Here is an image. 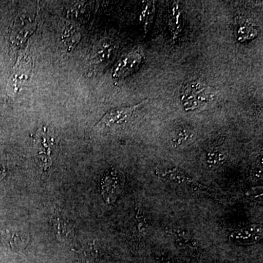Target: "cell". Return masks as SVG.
I'll list each match as a JSON object with an SVG mask.
<instances>
[{
	"label": "cell",
	"instance_id": "cell-1",
	"mask_svg": "<svg viewBox=\"0 0 263 263\" xmlns=\"http://www.w3.org/2000/svg\"><path fill=\"white\" fill-rule=\"evenodd\" d=\"M216 93L214 88L193 81L181 89V103L186 111H194L212 103L216 100Z\"/></svg>",
	"mask_w": 263,
	"mask_h": 263
},
{
	"label": "cell",
	"instance_id": "cell-12",
	"mask_svg": "<svg viewBox=\"0 0 263 263\" xmlns=\"http://www.w3.org/2000/svg\"><path fill=\"white\" fill-rule=\"evenodd\" d=\"M168 27L173 41H177L184 27L182 8L178 2H174L170 8Z\"/></svg>",
	"mask_w": 263,
	"mask_h": 263
},
{
	"label": "cell",
	"instance_id": "cell-10",
	"mask_svg": "<svg viewBox=\"0 0 263 263\" xmlns=\"http://www.w3.org/2000/svg\"><path fill=\"white\" fill-rule=\"evenodd\" d=\"M123 186L122 174L117 169L112 168L107 173L103 179V196L109 203L115 201Z\"/></svg>",
	"mask_w": 263,
	"mask_h": 263
},
{
	"label": "cell",
	"instance_id": "cell-7",
	"mask_svg": "<svg viewBox=\"0 0 263 263\" xmlns=\"http://www.w3.org/2000/svg\"><path fill=\"white\" fill-rule=\"evenodd\" d=\"M233 26L235 37L239 43L249 42L258 37V26L252 19L236 16L233 20Z\"/></svg>",
	"mask_w": 263,
	"mask_h": 263
},
{
	"label": "cell",
	"instance_id": "cell-22",
	"mask_svg": "<svg viewBox=\"0 0 263 263\" xmlns=\"http://www.w3.org/2000/svg\"><path fill=\"white\" fill-rule=\"evenodd\" d=\"M160 263H175L172 259L169 258H163L161 259Z\"/></svg>",
	"mask_w": 263,
	"mask_h": 263
},
{
	"label": "cell",
	"instance_id": "cell-14",
	"mask_svg": "<svg viewBox=\"0 0 263 263\" xmlns=\"http://www.w3.org/2000/svg\"><path fill=\"white\" fill-rule=\"evenodd\" d=\"M6 245L13 250H22L25 249L29 243L28 233L20 229L8 230L3 236Z\"/></svg>",
	"mask_w": 263,
	"mask_h": 263
},
{
	"label": "cell",
	"instance_id": "cell-2",
	"mask_svg": "<svg viewBox=\"0 0 263 263\" xmlns=\"http://www.w3.org/2000/svg\"><path fill=\"white\" fill-rule=\"evenodd\" d=\"M32 64L30 46L28 45L21 53L13 73L10 76L7 89L10 96L14 97L18 94L22 86L29 80L32 70Z\"/></svg>",
	"mask_w": 263,
	"mask_h": 263
},
{
	"label": "cell",
	"instance_id": "cell-6",
	"mask_svg": "<svg viewBox=\"0 0 263 263\" xmlns=\"http://www.w3.org/2000/svg\"><path fill=\"white\" fill-rule=\"evenodd\" d=\"M262 224H250L230 233L229 240L235 245H252L258 242L262 238Z\"/></svg>",
	"mask_w": 263,
	"mask_h": 263
},
{
	"label": "cell",
	"instance_id": "cell-13",
	"mask_svg": "<svg viewBox=\"0 0 263 263\" xmlns=\"http://www.w3.org/2000/svg\"><path fill=\"white\" fill-rule=\"evenodd\" d=\"M115 51L116 46L111 40H102L93 48L91 57V63L94 65H100L108 61Z\"/></svg>",
	"mask_w": 263,
	"mask_h": 263
},
{
	"label": "cell",
	"instance_id": "cell-21",
	"mask_svg": "<svg viewBox=\"0 0 263 263\" xmlns=\"http://www.w3.org/2000/svg\"><path fill=\"white\" fill-rule=\"evenodd\" d=\"M250 176L254 181H259L262 178V162L257 163L252 167L250 171Z\"/></svg>",
	"mask_w": 263,
	"mask_h": 263
},
{
	"label": "cell",
	"instance_id": "cell-18",
	"mask_svg": "<svg viewBox=\"0 0 263 263\" xmlns=\"http://www.w3.org/2000/svg\"><path fill=\"white\" fill-rule=\"evenodd\" d=\"M173 233L176 236V245L182 249H197L198 245L196 240L189 232L180 228H173Z\"/></svg>",
	"mask_w": 263,
	"mask_h": 263
},
{
	"label": "cell",
	"instance_id": "cell-19",
	"mask_svg": "<svg viewBox=\"0 0 263 263\" xmlns=\"http://www.w3.org/2000/svg\"><path fill=\"white\" fill-rule=\"evenodd\" d=\"M195 136L194 131L190 127H181L178 128L175 132L174 136L171 138V143L174 148H179L188 143Z\"/></svg>",
	"mask_w": 263,
	"mask_h": 263
},
{
	"label": "cell",
	"instance_id": "cell-3",
	"mask_svg": "<svg viewBox=\"0 0 263 263\" xmlns=\"http://www.w3.org/2000/svg\"><path fill=\"white\" fill-rule=\"evenodd\" d=\"M37 27V15L32 11H24L15 19L12 41L15 47L24 46Z\"/></svg>",
	"mask_w": 263,
	"mask_h": 263
},
{
	"label": "cell",
	"instance_id": "cell-16",
	"mask_svg": "<svg viewBox=\"0 0 263 263\" xmlns=\"http://www.w3.org/2000/svg\"><path fill=\"white\" fill-rule=\"evenodd\" d=\"M56 234L60 239H70L73 233V229L68 221L61 216H57L53 219Z\"/></svg>",
	"mask_w": 263,
	"mask_h": 263
},
{
	"label": "cell",
	"instance_id": "cell-23",
	"mask_svg": "<svg viewBox=\"0 0 263 263\" xmlns=\"http://www.w3.org/2000/svg\"><path fill=\"white\" fill-rule=\"evenodd\" d=\"M0 129H1V128H0Z\"/></svg>",
	"mask_w": 263,
	"mask_h": 263
},
{
	"label": "cell",
	"instance_id": "cell-11",
	"mask_svg": "<svg viewBox=\"0 0 263 263\" xmlns=\"http://www.w3.org/2000/svg\"><path fill=\"white\" fill-rule=\"evenodd\" d=\"M53 142V136L50 128L47 126H43L37 132L35 142V154L41 162L48 164L50 162Z\"/></svg>",
	"mask_w": 263,
	"mask_h": 263
},
{
	"label": "cell",
	"instance_id": "cell-8",
	"mask_svg": "<svg viewBox=\"0 0 263 263\" xmlns=\"http://www.w3.org/2000/svg\"><path fill=\"white\" fill-rule=\"evenodd\" d=\"M156 175L162 179H166L179 184L195 186L198 189L206 188L194 181L184 171L173 165H160L155 170Z\"/></svg>",
	"mask_w": 263,
	"mask_h": 263
},
{
	"label": "cell",
	"instance_id": "cell-4",
	"mask_svg": "<svg viewBox=\"0 0 263 263\" xmlns=\"http://www.w3.org/2000/svg\"><path fill=\"white\" fill-rule=\"evenodd\" d=\"M149 100V99L147 98L133 106L123 107L109 110L108 113L105 114L100 119V122L97 124V127H111L114 125L127 122L139 109L146 105Z\"/></svg>",
	"mask_w": 263,
	"mask_h": 263
},
{
	"label": "cell",
	"instance_id": "cell-17",
	"mask_svg": "<svg viewBox=\"0 0 263 263\" xmlns=\"http://www.w3.org/2000/svg\"><path fill=\"white\" fill-rule=\"evenodd\" d=\"M156 4L155 2H148L143 5L141 14H140V22L144 29L145 32L148 33L153 24L155 16Z\"/></svg>",
	"mask_w": 263,
	"mask_h": 263
},
{
	"label": "cell",
	"instance_id": "cell-15",
	"mask_svg": "<svg viewBox=\"0 0 263 263\" xmlns=\"http://www.w3.org/2000/svg\"><path fill=\"white\" fill-rule=\"evenodd\" d=\"M228 151L219 145L213 146L207 151L205 155V164L208 168L214 170L220 167L228 158Z\"/></svg>",
	"mask_w": 263,
	"mask_h": 263
},
{
	"label": "cell",
	"instance_id": "cell-5",
	"mask_svg": "<svg viewBox=\"0 0 263 263\" xmlns=\"http://www.w3.org/2000/svg\"><path fill=\"white\" fill-rule=\"evenodd\" d=\"M143 60V55L139 50H134L122 57L113 70L114 79H122L130 75L141 65Z\"/></svg>",
	"mask_w": 263,
	"mask_h": 263
},
{
	"label": "cell",
	"instance_id": "cell-9",
	"mask_svg": "<svg viewBox=\"0 0 263 263\" xmlns=\"http://www.w3.org/2000/svg\"><path fill=\"white\" fill-rule=\"evenodd\" d=\"M81 40L79 27L70 21H65L59 31V42L65 52H70L75 48Z\"/></svg>",
	"mask_w": 263,
	"mask_h": 263
},
{
	"label": "cell",
	"instance_id": "cell-20",
	"mask_svg": "<svg viewBox=\"0 0 263 263\" xmlns=\"http://www.w3.org/2000/svg\"><path fill=\"white\" fill-rule=\"evenodd\" d=\"M246 196L251 200L256 201H262V186H254L251 188L246 193Z\"/></svg>",
	"mask_w": 263,
	"mask_h": 263
}]
</instances>
